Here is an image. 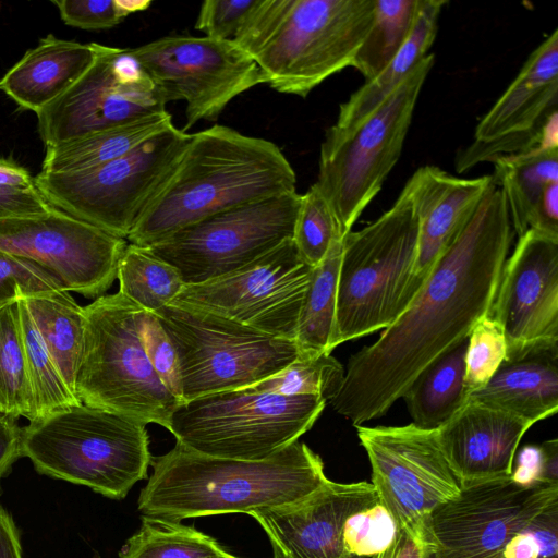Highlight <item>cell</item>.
<instances>
[{"instance_id":"6da1fadb","label":"cell","mask_w":558,"mask_h":558,"mask_svg":"<svg viewBox=\"0 0 558 558\" xmlns=\"http://www.w3.org/2000/svg\"><path fill=\"white\" fill-rule=\"evenodd\" d=\"M513 236L495 186L408 307L349 359L332 409L353 426L384 416L429 364L468 338L490 312Z\"/></svg>"},{"instance_id":"7a4b0ae2","label":"cell","mask_w":558,"mask_h":558,"mask_svg":"<svg viewBox=\"0 0 558 558\" xmlns=\"http://www.w3.org/2000/svg\"><path fill=\"white\" fill-rule=\"evenodd\" d=\"M150 465L138 511L172 522L295 504L328 481L320 457L300 440L263 460L211 457L175 442Z\"/></svg>"},{"instance_id":"3957f363","label":"cell","mask_w":558,"mask_h":558,"mask_svg":"<svg viewBox=\"0 0 558 558\" xmlns=\"http://www.w3.org/2000/svg\"><path fill=\"white\" fill-rule=\"evenodd\" d=\"M296 175L271 141L215 124L191 134L168 182L128 243L151 246L215 214L294 192Z\"/></svg>"},{"instance_id":"277c9868","label":"cell","mask_w":558,"mask_h":558,"mask_svg":"<svg viewBox=\"0 0 558 558\" xmlns=\"http://www.w3.org/2000/svg\"><path fill=\"white\" fill-rule=\"evenodd\" d=\"M22 457L44 475L123 499L147 477L146 424L86 404L54 411L22 428Z\"/></svg>"},{"instance_id":"5b68a950","label":"cell","mask_w":558,"mask_h":558,"mask_svg":"<svg viewBox=\"0 0 558 558\" xmlns=\"http://www.w3.org/2000/svg\"><path fill=\"white\" fill-rule=\"evenodd\" d=\"M420 223L405 184L392 206L342 240L331 349L391 325L407 308Z\"/></svg>"},{"instance_id":"8992f818","label":"cell","mask_w":558,"mask_h":558,"mask_svg":"<svg viewBox=\"0 0 558 558\" xmlns=\"http://www.w3.org/2000/svg\"><path fill=\"white\" fill-rule=\"evenodd\" d=\"M434 64L435 56L427 54L368 116L351 126L331 125L326 131L315 184L330 205L342 236L352 230L399 160Z\"/></svg>"},{"instance_id":"52a82bcc","label":"cell","mask_w":558,"mask_h":558,"mask_svg":"<svg viewBox=\"0 0 558 558\" xmlns=\"http://www.w3.org/2000/svg\"><path fill=\"white\" fill-rule=\"evenodd\" d=\"M83 308L85 342L76 398L83 404L166 428L180 401L162 384L144 350L136 326L141 307L118 291Z\"/></svg>"},{"instance_id":"ba28073f","label":"cell","mask_w":558,"mask_h":558,"mask_svg":"<svg viewBox=\"0 0 558 558\" xmlns=\"http://www.w3.org/2000/svg\"><path fill=\"white\" fill-rule=\"evenodd\" d=\"M326 402L319 396L246 387L179 403L166 428L178 444L202 454L263 460L310 430Z\"/></svg>"},{"instance_id":"9c48e42d","label":"cell","mask_w":558,"mask_h":558,"mask_svg":"<svg viewBox=\"0 0 558 558\" xmlns=\"http://www.w3.org/2000/svg\"><path fill=\"white\" fill-rule=\"evenodd\" d=\"M375 0H283L252 56L265 83L305 98L329 76L352 66L369 31Z\"/></svg>"},{"instance_id":"30bf717a","label":"cell","mask_w":558,"mask_h":558,"mask_svg":"<svg viewBox=\"0 0 558 558\" xmlns=\"http://www.w3.org/2000/svg\"><path fill=\"white\" fill-rule=\"evenodd\" d=\"M191 134L171 125L128 154L76 173H44L35 183L53 207L125 239L173 173Z\"/></svg>"},{"instance_id":"8fae6325","label":"cell","mask_w":558,"mask_h":558,"mask_svg":"<svg viewBox=\"0 0 558 558\" xmlns=\"http://www.w3.org/2000/svg\"><path fill=\"white\" fill-rule=\"evenodd\" d=\"M154 314L175 349L183 402L253 386L300 354L294 340L205 310L170 303Z\"/></svg>"},{"instance_id":"7c38bea8","label":"cell","mask_w":558,"mask_h":558,"mask_svg":"<svg viewBox=\"0 0 558 558\" xmlns=\"http://www.w3.org/2000/svg\"><path fill=\"white\" fill-rule=\"evenodd\" d=\"M356 433L372 469L378 501L399 530L432 550L430 514L459 494L461 483L439 442L437 429L357 425Z\"/></svg>"},{"instance_id":"4fadbf2b","label":"cell","mask_w":558,"mask_h":558,"mask_svg":"<svg viewBox=\"0 0 558 558\" xmlns=\"http://www.w3.org/2000/svg\"><path fill=\"white\" fill-rule=\"evenodd\" d=\"M301 194H280L238 206L145 247L173 266L185 284L232 274L292 239Z\"/></svg>"},{"instance_id":"5bb4252c","label":"cell","mask_w":558,"mask_h":558,"mask_svg":"<svg viewBox=\"0 0 558 558\" xmlns=\"http://www.w3.org/2000/svg\"><path fill=\"white\" fill-rule=\"evenodd\" d=\"M166 102L183 100V131L216 121L240 94L264 84L255 60L231 40L165 36L131 49Z\"/></svg>"},{"instance_id":"9a60e30c","label":"cell","mask_w":558,"mask_h":558,"mask_svg":"<svg viewBox=\"0 0 558 558\" xmlns=\"http://www.w3.org/2000/svg\"><path fill=\"white\" fill-rule=\"evenodd\" d=\"M558 500V483L523 485L511 475L465 483L430 514V558H502L508 541Z\"/></svg>"},{"instance_id":"2e32d148","label":"cell","mask_w":558,"mask_h":558,"mask_svg":"<svg viewBox=\"0 0 558 558\" xmlns=\"http://www.w3.org/2000/svg\"><path fill=\"white\" fill-rule=\"evenodd\" d=\"M313 267L292 239L227 276L185 284L171 302L205 310L274 337L294 340Z\"/></svg>"},{"instance_id":"e0dca14e","label":"cell","mask_w":558,"mask_h":558,"mask_svg":"<svg viewBox=\"0 0 558 558\" xmlns=\"http://www.w3.org/2000/svg\"><path fill=\"white\" fill-rule=\"evenodd\" d=\"M85 74L37 116L46 146L166 111V100L130 48L95 43Z\"/></svg>"},{"instance_id":"ac0fdd59","label":"cell","mask_w":558,"mask_h":558,"mask_svg":"<svg viewBox=\"0 0 558 558\" xmlns=\"http://www.w3.org/2000/svg\"><path fill=\"white\" fill-rule=\"evenodd\" d=\"M128 245L53 206L46 214L0 221V250L49 271L62 290L97 299L117 279Z\"/></svg>"},{"instance_id":"d6986e66","label":"cell","mask_w":558,"mask_h":558,"mask_svg":"<svg viewBox=\"0 0 558 558\" xmlns=\"http://www.w3.org/2000/svg\"><path fill=\"white\" fill-rule=\"evenodd\" d=\"M558 135V31L529 56L520 72L477 123L473 142L456 155L454 167L465 172L531 149Z\"/></svg>"},{"instance_id":"ffe728a7","label":"cell","mask_w":558,"mask_h":558,"mask_svg":"<svg viewBox=\"0 0 558 558\" xmlns=\"http://www.w3.org/2000/svg\"><path fill=\"white\" fill-rule=\"evenodd\" d=\"M489 316L504 330L506 360L558 348V238L535 230L518 238Z\"/></svg>"},{"instance_id":"44dd1931","label":"cell","mask_w":558,"mask_h":558,"mask_svg":"<svg viewBox=\"0 0 558 558\" xmlns=\"http://www.w3.org/2000/svg\"><path fill=\"white\" fill-rule=\"evenodd\" d=\"M378 501L371 483L328 481L291 505L253 511L266 532L274 558H353L343 547L347 519Z\"/></svg>"},{"instance_id":"7402d4cb","label":"cell","mask_w":558,"mask_h":558,"mask_svg":"<svg viewBox=\"0 0 558 558\" xmlns=\"http://www.w3.org/2000/svg\"><path fill=\"white\" fill-rule=\"evenodd\" d=\"M405 184L420 223L416 258L407 293L409 305L440 255L497 184L493 174L463 179L434 166L418 168Z\"/></svg>"},{"instance_id":"603a6c76","label":"cell","mask_w":558,"mask_h":558,"mask_svg":"<svg viewBox=\"0 0 558 558\" xmlns=\"http://www.w3.org/2000/svg\"><path fill=\"white\" fill-rule=\"evenodd\" d=\"M532 426L523 418L468 398L437 433L462 486L511 475L518 446Z\"/></svg>"},{"instance_id":"cb8c5ba5","label":"cell","mask_w":558,"mask_h":558,"mask_svg":"<svg viewBox=\"0 0 558 558\" xmlns=\"http://www.w3.org/2000/svg\"><path fill=\"white\" fill-rule=\"evenodd\" d=\"M95 43L82 44L48 34L2 76L0 90L36 114L64 95L90 68Z\"/></svg>"},{"instance_id":"d4e9b609","label":"cell","mask_w":558,"mask_h":558,"mask_svg":"<svg viewBox=\"0 0 558 558\" xmlns=\"http://www.w3.org/2000/svg\"><path fill=\"white\" fill-rule=\"evenodd\" d=\"M468 398L533 425L553 416L558 411V348L505 360L488 383Z\"/></svg>"},{"instance_id":"484cf974","label":"cell","mask_w":558,"mask_h":558,"mask_svg":"<svg viewBox=\"0 0 558 558\" xmlns=\"http://www.w3.org/2000/svg\"><path fill=\"white\" fill-rule=\"evenodd\" d=\"M492 162L493 177L500 185L513 232L519 238L533 229L546 187L558 181V135Z\"/></svg>"},{"instance_id":"4316f807","label":"cell","mask_w":558,"mask_h":558,"mask_svg":"<svg viewBox=\"0 0 558 558\" xmlns=\"http://www.w3.org/2000/svg\"><path fill=\"white\" fill-rule=\"evenodd\" d=\"M173 125L166 110L138 120L46 146L44 173H76L114 160Z\"/></svg>"},{"instance_id":"83f0119b","label":"cell","mask_w":558,"mask_h":558,"mask_svg":"<svg viewBox=\"0 0 558 558\" xmlns=\"http://www.w3.org/2000/svg\"><path fill=\"white\" fill-rule=\"evenodd\" d=\"M446 3L444 0H423L414 27L401 49L378 74L340 105L335 126L348 128L368 116L428 54Z\"/></svg>"},{"instance_id":"f1b7e54d","label":"cell","mask_w":558,"mask_h":558,"mask_svg":"<svg viewBox=\"0 0 558 558\" xmlns=\"http://www.w3.org/2000/svg\"><path fill=\"white\" fill-rule=\"evenodd\" d=\"M468 338L429 364L403 393L412 423L424 429L446 424L468 400L464 386Z\"/></svg>"},{"instance_id":"f546056e","label":"cell","mask_w":558,"mask_h":558,"mask_svg":"<svg viewBox=\"0 0 558 558\" xmlns=\"http://www.w3.org/2000/svg\"><path fill=\"white\" fill-rule=\"evenodd\" d=\"M21 299L59 373L75 396L76 375L85 342L84 308L65 290L41 292Z\"/></svg>"},{"instance_id":"4dcf8cb0","label":"cell","mask_w":558,"mask_h":558,"mask_svg":"<svg viewBox=\"0 0 558 558\" xmlns=\"http://www.w3.org/2000/svg\"><path fill=\"white\" fill-rule=\"evenodd\" d=\"M342 239H336L324 259L313 267L311 280L300 310L295 343L300 354H331L338 275Z\"/></svg>"},{"instance_id":"1f68e13d","label":"cell","mask_w":558,"mask_h":558,"mask_svg":"<svg viewBox=\"0 0 558 558\" xmlns=\"http://www.w3.org/2000/svg\"><path fill=\"white\" fill-rule=\"evenodd\" d=\"M117 279L121 294L151 313L170 304L185 286L173 266L131 243L120 258Z\"/></svg>"},{"instance_id":"d6a6232c","label":"cell","mask_w":558,"mask_h":558,"mask_svg":"<svg viewBox=\"0 0 558 558\" xmlns=\"http://www.w3.org/2000/svg\"><path fill=\"white\" fill-rule=\"evenodd\" d=\"M214 538L180 522L142 515L119 558H231Z\"/></svg>"},{"instance_id":"836d02e7","label":"cell","mask_w":558,"mask_h":558,"mask_svg":"<svg viewBox=\"0 0 558 558\" xmlns=\"http://www.w3.org/2000/svg\"><path fill=\"white\" fill-rule=\"evenodd\" d=\"M423 0H375L369 31L353 60L366 81L378 74L411 34Z\"/></svg>"},{"instance_id":"e575fe53","label":"cell","mask_w":558,"mask_h":558,"mask_svg":"<svg viewBox=\"0 0 558 558\" xmlns=\"http://www.w3.org/2000/svg\"><path fill=\"white\" fill-rule=\"evenodd\" d=\"M0 413L35 418L17 301L0 308Z\"/></svg>"},{"instance_id":"d590c367","label":"cell","mask_w":558,"mask_h":558,"mask_svg":"<svg viewBox=\"0 0 558 558\" xmlns=\"http://www.w3.org/2000/svg\"><path fill=\"white\" fill-rule=\"evenodd\" d=\"M17 303L25 360L34 396V420L81 404L59 373L25 302L20 298Z\"/></svg>"},{"instance_id":"8d00e7d4","label":"cell","mask_w":558,"mask_h":558,"mask_svg":"<svg viewBox=\"0 0 558 558\" xmlns=\"http://www.w3.org/2000/svg\"><path fill=\"white\" fill-rule=\"evenodd\" d=\"M344 377V367L331 354H299L277 374L251 388L284 396L313 395L330 400Z\"/></svg>"},{"instance_id":"74e56055","label":"cell","mask_w":558,"mask_h":558,"mask_svg":"<svg viewBox=\"0 0 558 558\" xmlns=\"http://www.w3.org/2000/svg\"><path fill=\"white\" fill-rule=\"evenodd\" d=\"M335 214L316 184L301 195L292 240L304 263L317 266L336 239H342Z\"/></svg>"},{"instance_id":"f35d334b","label":"cell","mask_w":558,"mask_h":558,"mask_svg":"<svg viewBox=\"0 0 558 558\" xmlns=\"http://www.w3.org/2000/svg\"><path fill=\"white\" fill-rule=\"evenodd\" d=\"M399 527L390 512L379 502L352 513L342 533L343 547L353 558H371L388 550Z\"/></svg>"},{"instance_id":"ab89813d","label":"cell","mask_w":558,"mask_h":558,"mask_svg":"<svg viewBox=\"0 0 558 558\" xmlns=\"http://www.w3.org/2000/svg\"><path fill=\"white\" fill-rule=\"evenodd\" d=\"M506 355L504 330L488 314L477 322L468 337L464 375L468 396L488 383L506 360Z\"/></svg>"},{"instance_id":"60d3db41","label":"cell","mask_w":558,"mask_h":558,"mask_svg":"<svg viewBox=\"0 0 558 558\" xmlns=\"http://www.w3.org/2000/svg\"><path fill=\"white\" fill-rule=\"evenodd\" d=\"M50 208L35 178L13 160L0 157V221L43 215Z\"/></svg>"},{"instance_id":"b9f144b4","label":"cell","mask_w":558,"mask_h":558,"mask_svg":"<svg viewBox=\"0 0 558 558\" xmlns=\"http://www.w3.org/2000/svg\"><path fill=\"white\" fill-rule=\"evenodd\" d=\"M136 326L156 374L166 388L183 402L182 381L175 349L156 314L142 307L136 314Z\"/></svg>"},{"instance_id":"7bdbcfd3","label":"cell","mask_w":558,"mask_h":558,"mask_svg":"<svg viewBox=\"0 0 558 558\" xmlns=\"http://www.w3.org/2000/svg\"><path fill=\"white\" fill-rule=\"evenodd\" d=\"M62 290L58 281L35 262L0 250V308L41 292Z\"/></svg>"},{"instance_id":"ee69618b","label":"cell","mask_w":558,"mask_h":558,"mask_svg":"<svg viewBox=\"0 0 558 558\" xmlns=\"http://www.w3.org/2000/svg\"><path fill=\"white\" fill-rule=\"evenodd\" d=\"M256 3L257 0H206L201 5L195 28L206 37L232 41Z\"/></svg>"},{"instance_id":"f6af8a7d","label":"cell","mask_w":558,"mask_h":558,"mask_svg":"<svg viewBox=\"0 0 558 558\" xmlns=\"http://www.w3.org/2000/svg\"><path fill=\"white\" fill-rule=\"evenodd\" d=\"M52 3L65 24L82 29L111 28L128 16L120 0H53Z\"/></svg>"},{"instance_id":"bcb514c9","label":"cell","mask_w":558,"mask_h":558,"mask_svg":"<svg viewBox=\"0 0 558 558\" xmlns=\"http://www.w3.org/2000/svg\"><path fill=\"white\" fill-rule=\"evenodd\" d=\"M539 546V558H557L558 500L549 505L526 529Z\"/></svg>"},{"instance_id":"7dc6e473","label":"cell","mask_w":558,"mask_h":558,"mask_svg":"<svg viewBox=\"0 0 558 558\" xmlns=\"http://www.w3.org/2000/svg\"><path fill=\"white\" fill-rule=\"evenodd\" d=\"M22 457V428L16 418L0 413V481Z\"/></svg>"},{"instance_id":"c3c4849f","label":"cell","mask_w":558,"mask_h":558,"mask_svg":"<svg viewBox=\"0 0 558 558\" xmlns=\"http://www.w3.org/2000/svg\"><path fill=\"white\" fill-rule=\"evenodd\" d=\"M511 477L517 483L531 485L543 481V450L541 446H526L519 456L515 470Z\"/></svg>"},{"instance_id":"681fc988","label":"cell","mask_w":558,"mask_h":558,"mask_svg":"<svg viewBox=\"0 0 558 558\" xmlns=\"http://www.w3.org/2000/svg\"><path fill=\"white\" fill-rule=\"evenodd\" d=\"M0 558H23L20 533L12 517L0 505Z\"/></svg>"},{"instance_id":"f907efd6","label":"cell","mask_w":558,"mask_h":558,"mask_svg":"<svg viewBox=\"0 0 558 558\" xmlns=\"http://www.w3.org/2000/svg\"><path fill=\"white\" fill-rule=\"evenodd\" d=\"M432 550L399 530L395 543L376 558H430Z\"/></svg>"},{"instance_id":"816d5d0a","label":"cell","mask_w":558,"mask_h":558,"mask_svg":"<svg viewBox=\"0 0 558 558\" xmlns=\"http://www.w3.org/2000/svg\"><path fill=\"white\" fill-rule=\"evenodd\" d=\"M502 558H539V546L533 535L524 530L513 535L501 551Z\"/></svg>"},{"instance_id":"f5cc1de1","label":"cell","mask_w":558,"mask_h":558,"mask_svg":"<svg viewBox=\"0 0 558 558\" xmlns=\"http://www.w3.org/2000/svg\"><path fill=\"white\" fill-rule=\"evenodd\" d=\"M541 447L543 450V481L558 483V441L557 439L547 440Z\"/></svg>"},{"instance_id":"db71d44e","label":"cell","mask_w":558,"mask_h":558,"mask_svg":"<svg viewBox=\"0 0 558 558\" xmlns=\"http://www.w3.org/2000/svg\"><path fill=\"white\" fill-rule=\"evenodd\" d=\"M124 11L129 14L146 10L151 2L147 0H120Z\"/></svg>"},{"instance_id":"11a10c76","label":"cell","mask_w":558,"mask_h":558,"mask_svg":"<svg viewBox=\"0 0 558 558\" xmlns=\"http://www.w3.org/2000/svg\"><path fill=\"white\" fill-rule=\"evenodd\" d=\"M231 558H239V557L232 556Z\"/></svg>"},{"instance_id":"9f6ffc18","label":"cell","mask_w":558,"mask_h":558,"mask_svg":"<svg viewBox=\"0 0 558 558\" xmlns=\"http://www.w3.org/2000/svg\"><path fill=\"white\" fill-rule=\"evenodd\" d=\"M371 558H375V556H374V557H371Z\"/></svg>"}]
</instances>
